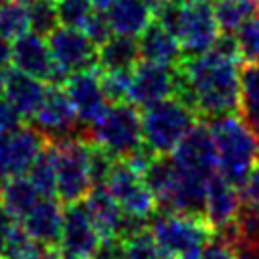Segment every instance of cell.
<instances>
[{"label":"cell","mask_w":259,"mask_h":259,"mask_svg":"<svg viewBox=\"0 0 259 259\" xmlns=\"http://www.w3.org/2000/svg\"><path fill=\"white\" fill-rule=\"evenodd\" d=\"M235 57L210 49L178 65L180 83L174 97L206 119L233 115L239 109V67Z\"/></svg>","instance_id":"1"},{"label":"cell","mask_w":259,"mask_h":259,"mask_svg":"<svg viewBox=\"0 0 259 259\" xmlns=\"http://www.w3.org/2000/svg\"><path fill=\"white\" fill-rule=\"evenodd\" d=\"M208 127L217 150V172L241 190L259 164V136L235 113L210 119Z\"/></svg>","instance_id":"2"},{"label":"cell","mask_w":259,"mask_h":259,"mask_svg":"<svg viewBox=\"0 0 259 259\" xmlns=\"http://www.w3.org/2000/svg\"><path fill=\"white\" fill-rule=\"evenodd\" d=\"M150 231L162 253L174 259H196L214 239L206 217L172 210H156L150 219Z\"/></svg>","instance_id":"3"},{"label":"cell","mask_w":259,"mask_h":259,"mask_svg":"<svg viewBox=\"0 0 259 259\" xmlns=\"http://www.w3.org/2000/svg\"><path fill=\"white\" fill-rule=\"evenodd\" d=\"M87 140L113 158L125 160L144 146L142 113L130 101L109 103L105 111L87 125Z\"/></svg>","instance_id":"4"},{"label":"cell","mask_w":259,"mask_h":259,"mask_svg":"<svg viewBox=\"0 0 259 259\" xmlns=\"http://www.w3.org/2000/svg\"><path fill=\"white\" fill-rule=\"evenodd\" d=\"M198 123V113L178 97L162 99L142 111L144 146L154 154H172L182 138Z\"/></svg>","instance_id":"5"},{"label":"cell","mask_w":259,"mask_h":259,"mask_svg":"<svg viewBox=\"0 0 259 259\" xmlns=\"http://www.w3.org/2000/svg\"><path fill=\"white\" fill-rule=\"evenodd\" d=\"M49 144L55 156V196H59V200H63L65 204L81 202L93 188L89 168L91 142L87 140V136H73Z\"/></svg>","instance_id":"6"},{"label":"cell","mask_w":259,"mask_h":259,"mask_svg":"<svg viewBox=\"0 0 259 259\" xmlns=\"http://www.w3.org/2000/svg\"><path fill=\"white\" fill-rule=\"evenodd\" d=\"M174 34L180 40L184 59L198 57V55L210 51L221 34L212 6L204 0L180 2Z\"/></svg>","instance_id":"7"},{"label":"cell","mask_w":259,"mask_h":259,"mask_svg":"<svg viewBox=\"0 0 259 259\" xmlns=\"http://www.w3.org/2000/svg\"><path fill=\"white\" fill-rule=\"evenodd\" d=\"M30 119L32 127L47 142H59L73 136H87V125L81 123L65 89L55 85H49L40 107L34 111Z\"/></svg>","instance_id":"8"},{"label":"cell","mask_w":259,"mask_h":259,"mask_svg":"<svg viewBox=\"0 0 259 259\" xmlns=\"http://www.w3.org/2000/svg\"><path fill=\"white\" fill-rule=\"evenodd\" d=\"M105 186L117 200L123 212L152 219V214L158 210L156 198L150 192L144 176L140 170H136L130 162L125 160H115Z\"/></svg>","instance_id":"9"},{"label":"cell","mask_w":259,"mask_h":259,"mask_svg":"<svg viewBox=\"0 0 259 259\" xmlns=\"http://www.w3.org/2000/svg\"><path fill=\"white\" fill-rule=\"evenodd\" d=\"M178 83H180L178 67L140 61L132 71L127 101L138 109H144L162 99L174 97L178 91Z\"/></svg>","instance_id":"10"},{"label":"cell","mask_w":259,"mask_h":259,"mask_svg":"<svg viewBox=\"0 0 259 259\" xmlns=\"http://www.w3.org/2000/svg\"><path fill=\"white\" fill-rule=\"evenodd\" d=\"M178 172L198 180H210L217 174V150L212 142L210 127L206 123H196L170 154Z\"/></svg>","instance_id":"11"},{"label":"cell","mask_w":259,"mask_h":259,"mask_svg":"<svg viewBox=\"0 0 259 259\" xmlns=\"http://www.w3.org/2000/svg\"><path fill=\"white\" fill-rule=\"evenodd\" d=\"M47 45L53 61L69 75L97 67V45L81 28L59 24L47 36Z\"/></svg>","instance_id":"12"},{"label":"cell","mask_w":259,"mask_h":259,"mask_svg":"<svg viewBox=\"0 0 259 259\" xmlns=\"http://www.w3.org/2000/svg\"><path fill=\"white\" fill-rule=\"evenodd\" d=\"M45 146H47V140L32 125H20L16 130L2 132L0 134V178L26 174Z\"/></svg>","instance_id":"13"},{"label":"cell","mask_w":259,"mask_h":259,"mask_svg":"<svg viewBox=\"0 0 259 259\" xmlns=\"http://www.w3.org/2000/svg\"><path fill=\"white\" fill-rule=\"evenodd\" d=\"M101 239L103 237L83 202H71L63 208V229L59 245L65 251H69L77 259H91Z\"/></svg>","instance_id":"14"},{"label":"cell","mask_w":259,"mask_h":259,"mask_svg":"<svg viewBox=\"0 0 259 259\" xmlns=\"http://www.w3.org/2000/svg\"><path fill=\"white\" fill-rule=\"evenodd\" d=\"M67 97L71 99L79 119L83 125L93 123L109 105L103 87H101V73L99 69H87L71 73L63 85Z\"/></svg>","instance_id":"15"},{"label":"cell","mask_w":259,"mask_h":259,"mask_svg":"<svg viewBox=\"0 0 259 259\" xmlns=\"http://www.w3.org/2000/svg\"><path fill=\"white\" fill-rule=\"evenodd\" d=\"M10 65L32 75V77L42 79L45 83L51 79V75L57 67L45 36H40L32 30H28V32H24L12 40Z\"/></svg>","instance_id":"16"},{"label":"cell","mask_w":259,"mask_h":259,"mask_svg":"<svg viewBox=\"0 0 259 259\" xmlns=\"http://www.w3.org/2000/svg\"><path fill=\"white\" fill-rule=\"evenodd\" d=\"M47 89H49V85L38 77H32L16 67L4 69L2 93L12 103V107L20 113L22 119L34 115V111L40 107V103L47 95Z\"/></svg>","instance_id":"17"},{"label":"cell","mask_w":259,"mask_h":259,"mask_svg":"<svg viewBox=\"0 0 259 259\" xmlns=\"http://www.w3.org/2000/svg\"><path fill=\"white\" fill-rule=\"evenodd\" d=\"M241 190L227 182L219 172L210 176L206 184V200H204V217L212 225L214 233L229 227L237 221L241 212Z\"/></svg>","instance_id":"18"},{"label":"cell","mask_w":259,"mask_h":259,"mask_svg":"<svg viewBox=\"0 0 259 259\" xmlns=\"http://www.w3.org/2000/svg\"><path fill=\"white\" fill-rule=\"evenodd\" d=\"M22 229L42 247L59 245L63 229V208L55 196H40L20 219Z\"/></svg>","instance_id":"19"},{"label":"cell","mask_w":259,"mask_h":259,"mask_svg":"<svg viewBox=\"0 0 259 259\" xmlns=\"http://www.w3.org/2000/svg\"><path fill=\"white\" fill-rule=\"evenodd\" d=\"M138 47L142 61L160 63L168 67H178L184 61L178 36L156 20H152V24L138 36Z\"/></svg>","instance_id":"20"},{"label":"cell","mask_w":259,"mask_h":259,"mask_svg":"<svg viewBox=\"0 0 259 259\" xmlns=\"http://www.w3.org/2000/svg\"><path fill=\"white\" fill-rule=\"evenodd\" d=\"M113 34L138 38L154 20V10L148 0H115L105 10Z\"/></svg>","instance_id":"21"},{"label":"cell","mask_w":259,"mask_h":259,"mask_svg":"<svg viewBox=\"0 0 259 259\" xmlns=\"http://www.w3.org/2000/svg\"><path fill=\"white\" fill-rule=\"evenodd\" d=\"M81 202L87 208L89 217L93 219L101 237H117L123 210H121V206L117 204V200L113 198V194L109 192V188L105 184L93 186Z\"/></svg>","instance_id":"22"},{"label":"cell","mask_w":259,"mask_h":259,"mask_svg":"<svg viewBox=\"0 0 259 259\" xmlns=\"http://www.w3.org/2000/svg\"><path fill=\"white\" fill-rule=\"evenodd\" d=\"M142 176H144L150 192L156 198L158 210H164L174 194L176 184H178V168H176L172 156L156 154L142 170Z\"/></svg>","instance_id":"23"},{"label":"cell","mask_w":259,"mask_h":259,"mask_svg":"<svg viewBox=\"0 0 259 259\" xmlns=\"http://www.w3.org/2000/svg\"><path fill=\"white\" fill-rule=\"evenodd\" d=\"M142 61L138 38L111 34L103 45L97 47V69L99 71H134Z\"/></svg>","instance_id":"24"},{"label":"cell","mask_w":259,"mask_h":259,"mask_svg":"<svg viewBox=\"0 0 259 259\" xmlns=\"http://www.w3.org/2000/svg\"><path fill=\"white\" fill-rule=\"evenodd\" d=\"M40 198L34 184L28 180V176H10L2 178L0 182V206L10 212L16 221H20Z\"/></svg>","instance_id":"25"},{"label":"cell","mask_w":259,"mask_h":259,"mask_svg":"<svg viewBox=\"0 0 259 259\" xmlns=\"http://www.w3.org/2000/svg\"><path fill=\"white\" fill-rule=\"evenodd\" d=\"M239 113L251 132L259 136V63H245L239 69Z\"/></svg>","instance_id":"26"},{"label":"cell","mask_w":259,"mask_h":259,"mask_svg":"<svg viewBox=\"0 0 259 259\" xmlns=\"http://www.w3.org/2000/svg\"><path fill=\"white\" fill-rule=\"evenodd\" d=\"M255 0H217L212 6L221 32L233 34L247 18L255 16Z\"/></svg>","instance_id":"27"},{"label":"cell","mask_w":259,"mask_h":259,"mask_svg":"<svg viewBox=\"0 0 259 259\" xmlns=\"http://www.w3.org/2000/svg\"><path fill=\"white\" fill-rule=\"evenodd\" d=\"M28 180L34 184L40 196H55V186H57V174H55V156L51 150V144L42 148V152L36 156L32 162L30 170L26 172Z\"/></svg>","instance_id":"28"},{"label":"cell","mask_w":259,"mask_h":259,"mask_svg":"<svg viewBox=\"0 0 259 259\" xmlns=\"http://www.w3.org/2000/svg\"><path fill=\"white\" fill-rule=\"evenodd\" d=\"M28 8L20 2H8L0 8V34L8 40L28 32Z\"/></svg>","instance_id":"29"},{"label":"cell","mask_w":259,"mask_h":259,"mask_svg":"<svg viewBox=\"0 0 259 259\" xmlns=\"http://www.w3.org/2000/svg\"><path fill=\"white\" fill-rule=\"evenodd\" d=\"M28 8V28L40 36H49L59 26L55 0H34Z\"/></svg>","instance_id":"30"},{"label":"cell","mask_w":259,"mask_h":259,"mask_svg":"<svg viewBox=\"0 0 259 259\" xmlns=\"http://www.w3.org/2000/svg\"><path fill=\"white\" fill-rule=\"evenodd\" d=\"M239 57L245 63H259V16L247 18L235 32Z\"/></svg>","instance_id":"31"},{"label":"cell","mask_w":259,"mask_h":259,"mask_svg":"<svg viewBox=\"0 0 259 259\" xmlns=\"http://www.w3.org/2000/svg\"><path fill=\"white\" fill-rule=\"evenodd\" d=\"M55 8H57L59 24L73 28H81L95 10L91 0H55Z\"/></svg>","instance_id":"32"},{"label":"cell","mask_w":259,"mask_h":259,"mask_svg":"<svg viewBox=\"0 0 259 259\" xmlns=\"http://www.w3.org/2000/svg\"><path fill=\"white\" fill-rule=\"evenodd\" d=\"M125 245V259H162L164 253L156 243L150 229L136 233L127 239H121Z\"/></svg>","instance_id":"33"},{"label":"cell","mask_w":259,"mask_h":259,"mask_svg":"<svg viewBox=\"0 0 259 259\" xmlns=\"http://www.w3.org/2000/svg\"><path fill=\"white\" fill-rule=\"evenodd\" d=\"M101 73V87L109 103L127 101L132 71H99Z\"/></svg>","instance_id":"34"},{"label":"cell","mask_w":259,"mask_h":259,"mask_svg":"<svg viewBox=\"0 0 259 259\" xmlns=\"http://www.w3.org/2000/svg\"><path fill=\"white\" fill-rule=\"evenodd\" d=\"M81 30L99 47V45H103L111 34H113V28H111V24H109V18H107V14H105V10H93L91 12V16L87 18V22L81 26Z\"/></svg>","instance_id":"35"},{"label":"cell","mask_w":259,"mask_h":259,"mask_svg":"<svg viewBox=\"0 0 259 259\" xmlns=\"http://www.w3.org/2000/svg\"><path fill=\"white\" fill-rule=\"evenodd\" d=\"M241 200H243V208L259 217V164L249 174L247 182L241 186Z\"/></svg>","instance_id":"36"},{"label":"cell","mask_w":259,"mask_h":259,"mask_svg":"<svg viewBox=\"0 0 259 259\" xmlns=\"http://www.w3.org/2000/svg\"><path fill=\"white\" fill-rule=\"evenodd\" d=\"M91 259H125V245L119 237H103Z\"/></svg>","instance_id":"37"},{"label":"cell","mask_w":259,"mask_h":259,"mask_svg":"<svg viewBox=\"0 0 259 259\" xmlns=\"http://www.w3.org/2000/svg\"><path fill=\"white\" fill-rule=\"evenodd\" d=\"M196 259H237V255H235V249L227 241L214 235V239L202 249V253Z\"/></svg>","instance_id":"38"},{"label":"cell","mask_w":259,"mask_h":259,"mask_svg":"<svg viewBox=\"0 0 259 259\" xmlns=\"http://www.w3.org/2000/svg\"><path fill=\"white\" fill-rule=\"evenodd\" d=\"M22 125V117L20 113L12 107V103L4 97V93H0V134L2 132H10Z\"/></svg>","instance_id":"39"},{"label":"cell","mask_w":259,"mask_h":259,"mask_svg":"<svg viewBox=\"0 0 259 259\" xmlns=\"http://www.w3.org/2000/svg\"><path fill=\"white\" fill-rule=\"evenodd\" d=\"M16 225H18V223H16V219L0 206V257H2L4 247H6V243H8L10 235H12V231L16 229Z\"/></svg>","instance_id":"40"},{"label":"cell","mask_w":259,"mask_h":259,"mask_svg":"<svg viewBox=\"0 0 259 259\" xmlns=\"http://www.w3.org/2000/svg\"><path fill=\"white\" fill-rule=\"evenodd\" d=\"M40 259H77L75 255H71L69 251H65L61 245H53V247H45Z\"/></svg>","instance_id":"41"},{"label":"cell","mask_w":259,"mask_h":259,"mask_svg":"<svg viewBox=\"0 0 259 259\" xmlns=\"http://www.w3.org/2000/svg\"><path fill=\"white\" fill-rule=\"evenodd\" d=\"M115 0H91V4L97 8V10H107Z\"/></svg>","instance_id":"42"},{"label":"cell","mask_w":259,"mask_h":259,"mask_svg":"<svg viewBox=\"0 0 259 259\" xmlns=\"http://www.w3.org/2000/svg\"><path fill=\"white\" fill-rule=\"evenodd\" d=\"M14 2H20V4H24V6H28V4H32L34 0H14Z\"/></svg>","instance_id":"43"},{"label":"cell","mask_w":259,"mask_h":259,"mask_svg":"<svg viewBox=\"0 0 259 259\" xmlns=\"http://www.w3.org/2000/svg\"><path fill=\"white\" fill-rule=\"evenodd\" d=\"M8 2H10V0H0V8H2L4 4H8Z\"/></svg>","instance_id":"44"},{"label":"cell","mask_w":259,"mask_h":259,"mask_svg":"<svg viewBox=\"0 0 259 259\" xmlns=\"http://www.w3.org/2000/svg\"><path fill=\"white\" fill-rule=\"evenodd\" d=\"M162 259H174V257H168V255H164V257H162Z\"/></svg>","instance_id":"45"},{"label":"cell","mask_w":259,"mask_h":259,"mask_svg":"<svg viewBox=\"0 0 259 259\" xmlns=\"http://www.w3.org/2000/svg\"><path fill=\"white\" fill-rule=\"evenodd\" d=\"M168 2H184V0H168Z\"/></svg>","instance_id":"46"},{"label":"cell","mask_w":259,"mask_h":259,"mask_svg":"<svg viewBox=\"0 0 259 259\" xmlns=\"http://www.w3.org/2000/svg\"><path fill=\"white\" fill-rule=\"evenodd\" d=\"M255 6H257V10H259V0H255Z\"/></svg>","instance_id":"47"},{"label":"cell","mask_w":259,"mask_h":259,"mask_svg":"<svg viewBox=\"0 0 259 259\" xmlns=\"http://www.w3.org/2000/svg\"><path fill=\"white\" fill-rule=\"evenodd\" d=\"M204 2H208V4H210V2H217V0H204Z\"/></svg>","instance_id":"48"},{"label":"cell","mask_w":259,"mask_h":259,"mask_svg":"<svg viewBox=\"0 0 259 259\" xmlns=\"http://www.w3.org/2000/svg\"><path fill=\"white\" fill-rule=\"evenodd\" d=\"M0 182H2V178H0Z\"/></svg>","instance_id":"49"}]
</instances>
